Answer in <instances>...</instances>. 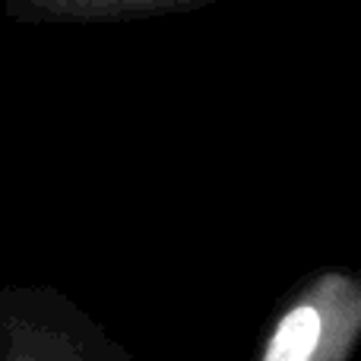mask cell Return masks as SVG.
<instances>
[{
	"mask_svg": "<svg viewBox=\"0 0 361 361\" xmlns=\"http://www.w3.org/2000/svg\"><path fill=\"white\" fill-rule=\"evenodd\" d=\"M361 345V269L326 263L276 301L254 355L260 361H349Z\"/></svg>",
	"mask_w": 361,
	"mask_h": 361,
	"instance_id": "obj_1",
	"label": "cell"
},
{
	"mask_svg": "<svg viewBox=\"0 0 361 361\" xmlns=\"http://www.w3.org/2000/svg\"><path fill=\"white\" fill-rule=\"evenodd\" d=\"M4 361H130L82 307L51 286H6L0 292Z\"/></svg>",
	"mask_w": 361,
	"mask_h": 361,
	"instance_id": "obj_2",
	"label": "cell"
},
{
	"mask_svg": "<svg viewBox=\"0 0 361 361\" xmlns=\"http://www.w3.org/2000/svg\"><path fill=\"white\" fill-rule=\"evenodd\" d=\"M212 4L219 0H6L4 16L23 25H99L178 16Z\"/></svg>",
	"mask_w": 361,
	"mask_h": 361,
	"instance_id": "obj_3",
	"label": "cell"
}]
</instances>
